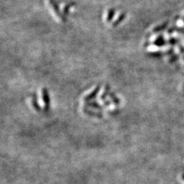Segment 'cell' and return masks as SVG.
Returning a JSON list of instances; mask_svg holds the SVG:
<instances>
[{
    "instance_id": "obj_1",
    "label": "cell",
    "mask_w": 184,
    "mask_h": 184,
    "mask_svg": "<svg viewBox=\"0 0 184 184\" xmlns=\"http://www.w3.org/2000/svg\"><path fill=\"white\" fill-rule=\"evenodd\" d=\"M182 179H183V180H184V174H183V175H182Z\"/></svg>"
}]
</instances>
